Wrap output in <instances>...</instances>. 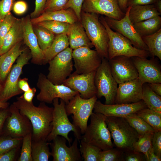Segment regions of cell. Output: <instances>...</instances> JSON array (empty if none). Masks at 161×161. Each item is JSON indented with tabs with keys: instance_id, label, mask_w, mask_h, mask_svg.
Instances as JSON below:
<instances>
[{
	"instance_id": "obj_1",
	"label": "cell",
	"mask_w": 161,
	"mask_h": 161,
	"mask_svg": "<svg viewBox=\"0 0 161 161\" xmlns=\"http://www.w3.org/2000/svg\"><path fill=\"white\" fill-rule=\"evenodd\" d=\"M13 104L30 122L32 137L35 141L46 140L52 129L53 107H49L42 102L36 106L32 102L26 101L21 96L17 97Z\"/></svg>"
},
{
	"instance_id": "obj_2",
	"label": "cell",
	"mask_w": 161,
	"mask_h": 161,
	"mask_svg": "<svg viewBox=\"0 0 161 161\" xmlns=\"http://www.w3.org/2000/svg\"><path fill=\"white\" fill-rule=\"evenodd\" d=\"M99 15L81 10L80 22L101 58L109 59V36L105 28L99 20Z\"/></svg>"
},
{
	"instance_id": "obj_3",
	"label": "cell",
	"mask_w": 161,
	"mask_h": 161,
	"mask_svg": "<svg viewBox=\"0 0 161 161\" xmlns=\"http://www.w3.org/2000/svg\"><path fill=\"white\" fill-rule=\"evenodd\" d=\"M90 117V123L81 140L102 151L113 148L112 137L106 122V116L100 113L93 112Z\"/></svg>"
},
{
	"instance_id": "obj_4",
	"label": "cell",
	"mask_w": 161,
	"mask_h": 161,
	"mask_svg": "<svg viewBox=\"0 0 161 161\" xmlns=\"http://www.w3.org/2000/svg\"><path fill=\"white\" fill-rule=\"evenodd\" d=\"M106 122L116 148L124 152L133 150L139 135L125 119L106 116Z\"/></svg>"
},
{
	"instance_id": "obj_5",
	"label": "cell",
	"mask_w": 161,
	"mask_h": 161,
	"mask_svg": "<svg viewBox=\"0 0 161 161\" xmlns=\"http://www.w3.org/2000/svg\"><path fill=\"white\" fill-rule=\"evenodd\" d=\"M99 19L105 28L109 36L108 60L119 56L145 58H147L150 56L148 51L135 47L128 38L111 29L108 25L103 16H101Z\"/></svg>"
},
{
	"instance_id": "obj_6",
	"label": "cell",
	"mask_w": 161,
	"mask_h": 161,
	"mask_svg": "<svg viewBox=\"0 0 161 161\" xmlns=\"http://www.w3.org/2000/svg\"><path fill=\"white\" fill-rule=\"evenodd\" d=\"M52 127V131L46 138L47 141H52L57 136H60L64 137L70 145L72 142V138L68 136L69 132H74L75 137L81 140V134L80 130L70 121L65 109V102L59 98L54 99Z\"/></svg>"
},
{
	"instance_id": "obj_7",
	"label": "cell",
	"mask_w": 161,
	"mask_h": 161,
	"mask_svg": "<svg viewBox=\"0 0 161 161\" xmlns=\"http://www.w3.org/2000/svg\"><path fill=\"white\" fill-rule=\"evenodd\" d=\"M96 96L85 99L82 98L78 92L67 104L65 109L68 116L72 114L73 124L83 134L88 126V119L93 112Z\"/></svg>"
},
{
	"instance_id": "obj_8",
	"label": "cell",
	"mask_w": 161,
	"mask_h": 161,
	"mask_svg": "<svg viewBox=\"0 0 161 161\" xmlns=\"http://www.w3.org/2000/svg\"><path fill=\"white\" fill-rule=\"evenodd\" d=\"M95 83L97 98L104 97L105 104H115L118 84L112 74L107 59L102 58L101 64L96 71Z\"/></svg>"
},
{
	"instance_id": "obj_9",
	"label": "cell",
	"mask_w": 161,
	"mask_h": 161,
	"mask_svg": "<svg viewBox=\"0 0 161 161\" xmlns=\"http://www.w3.org/2000/svg\"><path fill=\"white\" fill-rule=\"evenodd\" d=\"M37 86L40 92L36 98L45 103H52L54 99L58 98L63 100L66 104L78 93L63 84H53L42 73L38 74Z\"/></svg>"
},
{
	"instance_id": "obj_10",
	"label": "cell",
	"mask_w": 161,
	"mask_h": 161,
	"mask_svg": "<svg viewBox=\"0 0 161 161\" xmlns=\"http://www.w3.org/2000/svg\"><path fill=\"white\" fill-rule=\"evenodd\" d=\"M29 48H25L13 65L6 79L4 86L0 92V101L7 102L12 97L23 92L18 87V82L24 66L28 63L32 55Z\"/></svg>"
},
{
	"instance_id": "obj_11",
	"label": "cell",
	"mask_w": 161,
	"mask_h": 161,
	"mask_svg": "<svg viewBox=\"0 0 161 161\" xmlns=\"http://www.w3.org/2000/svg\"><path fill=\"white\" fill-rule=\"evenodd\" d=\"M72 51L68 47L48 62L49 72L47 77L53 84H62L71 74L73 66Z\"/></svg>"
},
{
	"instance_id": "obj_12",
	"label": "cell",
	"mask_w": 161,
	"mask_h": 161,
	"mask_svg": "<svg viewBox=\"0 0 161 161\" xmlns=\"http://www.w3.org/2000/svg\"><path fill=\"white\" fill-rule=\"evenodd\" d=\"M131 6L128 7L124 17L120 20L105 16L104 19L109 27L129 40L135 47L148 51V48L142 37L136 30L130 21L129 14Z\"/></svg>"
},
{
	"instance_id": "obj_13",
	"label": "cell",
	"mask_w": 161,
	"mask_h": 161,
	"mask_svg": "<svg viewBox=\"0 0 161 161\" xmlns=\"http://www.w3.org/2000/svg\"><path fill=\"white\" fill-rule=\"evenodd\" d=\"M9 114L5 121L2 133L13 137L23 138L32 133V124L29 119L21 114L13 104L9 108Z\"/></svg>"
},
{
	"instance_id": "obj_14",
	"label": "cell",
	"mask_w": 161,
	"mask_h": 161,
	"mask_svg": "<svg viewBox=\"0 0 161 161\" xmlns=\"http://www.w3.org/2000/svg\"><path fill=\"white\" fill-rule=\"evenodd\" d=\"M72 58L74 62L75 72L78 74L96 71L102 60L96 50L86 47L73 50Z\"/></svg>"
},
{
	"instance_id": "obj_15",
	"label": "cell",
	"mask_w": 161,
	"mask_h": 161,
	"mask_svg": "<svg viewBox=\"0 0 161 161\" xmlns=\"http://www.w3.org/2000/svg\"><path fill=\"white\" fill-rule=\"evenodd\" d=\"M96 71L83 74L75 71L64 81L62 84L78 92L85 99L92 97L97 94L95 83Z\"/></svg>"
},
{
	"instance_id": "obj_16",
	"label": "cell",
	"mask_w": 161,
	"mask_h": 161,
	"mask_svg": "<svg viewBox=\"0 0 161 161\" xmlns=\"http://www.w3.org/2000/svg\"><path fill=\"white\" fill-rule=\"evenodd\" d=\"M112 74L117 83H122L138 78L131 57L116 56L108 60Z\"/></svg>"
},
{
	"instance_id": "obj_17",
	"label": "cell",
	"mask_w": 161,
	"mask_h": 161,
	"mask_svg": "<svg viewBox=\"0 0 161 161\" xmlns=\"http://www.w3.org/2000/svg\"><path fill=\"white\" fill-rule=\"evenodd\" d=\"M79 140L75 137L71 145H66V140L63 137L57 136L49 143L53 161H81L83 159L78 147Z\"/></svg>"
},
{
	"instance_id": "obj_18",
	"label": "cell",
	"mask_w": 161,
	"mask_h": 161,
	"mask_svg": "<svg viewBox=\"0 0 161 161\" xmlns=\"http://www.w3.org/2000/svg\"><path fill=\"white\" fill-rule=\"evenodd\" d=\"M81 10L117 20L121 19L125 15L119 7L118 0H83Z\"/></svg>"
},
{
	"instance_id": "obj_19",
	"label": "cell",
	"mask_w": 161,
	"mask_h": 161,
	"mask_svg": "<svg viewBox=\"0 0 161 161\" xmlns=\"http://www.w3.org/2000/svg\"><path fill=\"white\" fill-rule=\"evenodd\" d=\"M131 58L137 69L138 78L143 84L161 83V66L154 57L150 59L138 57Z\"/></svg>"
},
{
	"instance_id": "obj_20",
	"label": "cell",
	"mask_w": 161,
	"mask_h": 161,
	"mask_svg": "<svg viewBox=\"0 0 161 161\" xmlns=\"http://www.w3.org/2000/svg\"><path fill=\"white\" fill-rule=\"evenodd\" d=\"M146 108L147 106L142 100L134 103L111 105L104 104L97 100L95 104L94 112L102 114L107 117H124Z\"/></svg>"
},
{
	"instance_id": "obj_21",
	"label": "cell",
	"mask_w": 161,
	"mask_h": 161,
	"mask_svg": "<svg viewBox=\"0 0 161 161\" xmlns=\"http://www.w3.org/2000/svg\"><path fill=\"white\" fill-rule=\"evenodd\" d=\"M21 19L23 32V41L30 51L31 62L34 64H43L44 52L38 45L37 38L33 31L30 15H28Z\"/></svg>"
},
{
	"instance_id": "obj_22",
	"label": "cell",
	"mask_w": 161,
	"mask_h": 161,
	"mask_svg": "<svg viewBox=\"0 0 161 161\" xmlns=\"http://www.w3.org/2000/svg\"><path fill=\"white\" fill-rule=\"evenodd\" d=\"M143 85L138 78L119 84L115 103H134L142 100Z\"/></svg>"
},
{
	"instance_id": "obj_23",
	"label": "cell",
	"mask_w": 161,
	"mask_h": 161,
	"mask_svg": "<svg viewBox=\"0 0 161 161\" xmlns=\"http://www.w3.org/2000/svg\"><path fill=\"white\" fill-rule=\"evenodd\" d=\"M67 35L70 47L73 50L84 47H94L80 21L71 24Z\"/></svg>"
},
{
	"instance_id": "obj_24",
	"label": "cell",
	"mask_w": 161,
	"mask_h": 161,
	"mask_svg": "<svg viewBox=\"0 0 161 161\" xmlns=\"http://www.w3.org/2000/svg\"><path fill=\"white\" fill-rule=\"evenodd\" d=\"M46 20L66 22L70 24L78 21L74 11L71 8L43 13L38 17L31 19L32 24Z\"/></svg>"
},
{
	"instance_id": "obj_25",
	"label": "cell",
	"mask_w": 161,
	"mask_h": 161,
	"mask_svg": "<svg viewBox=\"0 0 161 161\" xmlns=\"http://www.w3.org/2000/svg\"><path fill=\"white\" fill-rule=\"evenodd\" d=\"M22 41L15 44L0 57V81L4 82L13 66V64L21 54L24 49L21 48Z\"/></svg>"
},
{
	"instance_id": "obj_26",
	"label": "cell",
	"mask_w": 161,
	"mask_h": 161,
	"mask_svg": "<svg viewBox=\"0 0 161 161\" xmlns=\"http://www.w3.org/2000/svg\"><path fill=\"white\" fill-rule=\"evenodd\" d=\"M23 32L21 19L18 18L3 39L0 48V55L23 40Z\"/></svg>"
},
{
	"instance_id": "obj_27",
	"label": "cell",
	"mask_w": 161,
	"mask_h": 161,
	"mask_svg": "<svg viewBox=\"0 0 161 161\" xmlns=\"http://www.w3.org/2000/svg\"><path fill=\"white\" fill-rule=\"evenodd\" d=\"M154 4L135 5L131 6L129 14L133 24L160 16Z\"/></svg>"
},
{
	"instance_id": "obj_28",
	"label": "cell",
	"mask_w": 161,
	"mask_h": 161,
	"mask_svg": "<svg viewBox=\"0 0 161 161\" xmlns=\"http://www.w3.org/2000/svg\"><path fill=\"white\" fill-rule=\"evenodd\" d=\"M69 46L68 38L67 35H57L50 46L43 51L44 55L43 64L48 63L49 61Z\"/></svg>"
},
{
	"instance_id": "obj_29",
	"label": "cell",
	"mask_w": 161,
	"mask_h": 161,
	"mask_svg": "<svg viewBox=\"0 0 161 161\" xmlns=\"http://www.w3.org/2000/svg\"><path fill=\"white\" fill-rule=\"evenodd\" d=\"M133 24L141 37L150 35L161 29V17L158 16Z\"/></svg>"
},
{
	"instance_id": "obj_30",
	"label": "cell",
	"mask_w": 161,
	"mask_h": 161,
	"mask_svg": "<svg viewBox=\"0 0 161 161\" xmlns=\"http://www.w3.org/2000/svg\"><path fill=\"white\" fill-rule=\"evenodd\" d=\"M142 98L148 108L161 113V97L154 92L146 83L143 86Z\"/></svg>"
},
{
	"instance_id": "obj_31",
	"label": "cell",
	"mask_w": 161,
	"mask_h": 161,
	"mask_svg": "<svg viewBox=\"0 0 161 161\" xmlns=\"http://www.w3.org/2000/svg\"><path fill=\"white\" fill-rule=\"evenodd\" d=\"M46 140L35 141L32 144V157L33 161H48L51 156Z\"/></svg>"
},
{
	"instance_id": "obj_32",
	"label": "cell",
	"mask_w": 161,
	"mask_h": 161,
	"mask_svg": "<svg viewBox=\"0 0 161 161\" xmlns=\"http://www.w3.org/2000/svg\"><path fill=\"white\" fill-rule=\"evenodd\" d=\"M148 48L150 55L161 60V29L152 35L141 37Z\"/></svg>"
},
{
	"instance_id": "obj_33",
	"label": "cell",
	"mask_w": 161,
	"mask_h": 161,
	"mask_svg": "<svg viewBox=\"0 0 161 161\" xmlns=\"http://www.w3.org/2000/svg\"><path fill=\"white\" fill-rule=\"evenodd\" d=\"M32 26L39 47L44 51L52 43L55 37V34L45 27L37 24H32Z\"/></svg>"
},
{
	"instance_id": "obj_34",
	"label": "cell",
	"mask_w": 161,
	"mask_h": 161,
	"mask_svg": "<svg viewBox=\"0 0 161 161\" xmlns=\"http://www.w3.org/2000/svg\"><path fill=\"white\" fill-rule=\"evenodd\" d=\"M124 118L136 131L139 136L155 132L152 128L136 113L131 114Z\"/></svg>"
},
{
	"instance_id": "obj_35",
	"label": "cell",
	"mask_w": 161,
	"mask_h": 161,
	"mask_svg": "<svg viewBox=\"0 0 161 161\" xmlns=\"http://www.w3.org/2000/svg\"><path fill=\"white\" fill-rule=\"evenodd\" d=\"M136 113L152 128L155 131H161V113L146 108Z\"/></svg>"
},
{
	"instance_id": "obj_36",
	"label": "cell",
	"mask_w": 161,
	"mask_h": 161,
	"mask_svg": "<svg viewBox=\"0 0 161 161\" xmlns=\"http://www.w3.org/2000/svg\"><path fill=\"white\" fill-rule=\"evenodd\" d=\"M36 24L47 28L54 34L67 35L71 24L66 22L53 20H46Z\"/></svg>"
},
{
	"instance_id": "obj_37",
	"label": "cell",
	"mask_w": 161,
	"mask_h": 161,
	"mask_svg": "<svg viewBox=\"0 0 161 161\" xmlns=\"http://www.w3.org/2000/svg\"><path fill=\"white\" fill-rule=\"evenodd\" d=\"M80 151L84 161H98L100 152L102 151L97 147L80 140Z\"/></svg>"
},
{
	"instance_id": "obj_38",
	"label": "cell",
	"mask_w": 161,
	"mask_h": 161,
	"mask_svg": "<svg viewBox=\"0 0 161 161\" xmlns=\"http://www.w3.org/2000/svg\"><path fill=\"white\" fill-rule=\"evenodd\" d=\"M154 133H149L139 136L138 140L134 143L133 148L135 151L143 153L146 161H148L147 153L152 146V140Z\"/></svg>"
},
{
	"instance_id": "obj_39",
	"label": "cell",
	"mask_w": 161,
	"mask_h": 161,
	"mask_svg": "<svg viewBox=\"0 0 161 161\" xmlns=\"http://www.w3.org/2000/svg\"><path fill=\"white\" fill-rule=\"evenodd\" d=\"M23 138L13 137L3 133L0 134V154L17 148Z\"/></svg>"
},
{
	"instance_id": "obj_40",
	"label": "cell",
	"mask_w": 161,
	"mask_h": 161,
	"mask_svg": "<svg viewBox=\"0 0 161 161\" xmlns=\"http://www.w3.org/2000/svg\"><path fill=\"white\" fill-rule=\"evenodd\" d=\"M124 160V152L117 148L101 151L98 161H120Z\"/></svg>"
},
{
	"instance_id": "obj_41",
	"label": "cell",
	"mask_w": 161,
	"mask_h": 161,
	"mask_svg": "<svg viewBox=\"0 0 161 161\" xmlns=\"http://www.w3.org/2000/svg\"><path fill=\"white\" fill-rule=\"evenodd\" d=\"M32 133L28 134L22 139V145L18 161H33L32 157Z\"/></svg>"
},
{
	"instance_id": "obj_42",
	"label": "cell",
	"mask_w": 161,
	"mask_h": 161,
	"mask_svg": "<svg viewBox=\"0 0 161 161\" xmlns=\"http://www.w3.org/2000/svg\"><path fill=\"white\" fill-rule=\"evenodd\" d=\"M17 19L18 18L13 16L10 12L3 19L1 20L0 23V48L4 37Z\"/></svg>"
},
{
	"instance_id": "obj_43",
	"label": "cell",
	"mask_w": 161,
	"mask_h": 161,
	"mask_svg": "<svg viewBox=\"0 0 161 161\" xmlns=\"http://www.w3.org/2000/svg\"><path fill=\"white\" fill-rule=\"evenodd\" d=\"M69 1V0H47L43 13L64 9L65 7Z\"/></svg>"
},
{
	"instance_id": "obj_44",
	"label": "cell",
	"mask_w": 161,
	"mask_h": 161,
	"mask_svg": "<svg viewBox=\"0 0 161 161\" xmlns=\"http://www.w3.org/2000/svg\"><path fill=\"white\" fill-rule=\"evenodd\" d=\"M15 2V0H0V20L11 12Z\"/></svg>"
},
{
	"instance_id": "obj_45",
	"label": "cell",
	"mask_w": 161,
	"mask_h": 161,
	"mask_svg": "<svg viewBox=\"0 0 161 161\" xmlns=\"http://www.w3.org/2000/svg\"><path fill=\"white\" fill-rule=\"evenodd\" d=\"M83 0H69L64 9H72L75 12L78 20L80 21Z\"/></svg>"
},
{
	"instance_id": "obj_46",
	"label": "cell",
	"mask_w": 161,
	"mask_h": 161,
	"mask_svg": "<svg viewBox=\"0 0 161 161\" xmlns=\"http://www.w3.org/2000/svg\"><path fill=\"white\" fill-rule=\"evenodd\" d=\"M151 143L154 153L161 159V131L154 133Z\"/></svg>"
},
{
	"instance_id": "obj_47",
	"label": "cell",
	"mask_w": 161,
	"mask_h": 161,
	"mask_svg": "<svg viewBox=\"0 0 161 161\" xmlns=\"http://www.w3.org/2000/svg\"><path fill=\"white\" fill-rule=\"evenodd\" d=\"M124 160L126 161H146L144 154L133 150L124 152Z\"/></svg>"
},
{
	"instance_id": "obj_48",
	"label": "cell",
	"mask_w": 161,
	"mask_h": 161,
	"mask_svg": "<svg viewBox=\"0 0 161 161\" xmlns=\"http://www.w3.org/2000/svg\"><path fill=\"white\" fill-rule=\"evenodd\" d=\"M47 1L35 0L34 10L30 15L31 19L36 18L42 13Z\"/></svg>"
},
{
	"instance_id": "obj_49",
	"label": "cell",
	"mask_w": 161,
	"mask_h": 161,
	"mask_svg": "<svg viewBox=\"0 0 161 161\" xmlns=\"http://www.w3.org/2000/svg\"><path fill=\"white\" fill-rule=\"evenodd\" d=\"M27 9V5L26 3L21 0L15 2L12 10L16 14L21 15L24 13Z\"/></svg>"
},
{
	"instance_id": "obj_50",
	"label": "cell",
	"mask_w": 161,
	"mask_h": 161,
	"mask_svg": "<svg viewBox=\"0 0 161 161\" xmlns=\"http://www.w3.org/2000/svg\"><path fill=\"white\" fill-rule=\"evenodd\" d=\"M17 148H14L6 153L0 154V161L14 160Z\"/></svg>"
},
{
	"instance_id": "obj_51",
	"label": "cell",
	"mask_w": 161,
	"mask_h": 161,
	"mask_svg": "<svg viewBox=\"0 0 161 161\" xmlns=\"http://www.w3.org/2000/svg\"><path fill=\"white\" fill-rule=\"evenodd\" d=\"M159 0H128L127 7L135 5H146L154 4Z\"/></svg>"
},
{
	"instance_id": "obj_52",
	"label": "cell",
	"mask_w": 161,
	"mask_h": 161,
	"mask_svg": "<svg viewBox=\"0 0 161 161\" xmlns=\"http://www.w3.org/2000/svg\"><path fill=\"white\" fill-rule=\"evenodd\" d=\"M9 114L8 107L0 109V134L2 133L5 121Z\"/></svg>"
},
{
	"instance_id": "obj_53",
	"label": "cell",
	"mask_w": 161,
	"mask_h": 161,
	"mask_svg": "<svg viewBox=\"0 0 161 161\" xmlns=\"http://www.w3.org/2000/svg\"><path fill=\"white\" fill-rule=\"evenodd\" d=\"M36 92V88L33 87L28 91L24 92L21 96L26 101L29 103L32 102Z\"/></svg>"
},
{
	"instance_id": "obj_54",
	"label": "cell",
	"mask_w": 161,
	"mask_h": 161,
	"mask_svg": "<svg viewBox=\"0 0 161 161\" xmlns=\"http://www.w3.org/2000/svg\"><path fill=\"white\" fill-rule=\"evenodd\" d=\"M18 85L19 88L24 92L28 91L31 89L28 82V79L26 78H20L18 82Z\"/></svg>"
},
{
	"instance_id": "obj_55",
	"label": "cell",
	"mask_w": 161,
	"mask_h": 161,
	"mask_svg": "<svg viewBox=\"0 0 161 161\" xmlns=\"http://www.w3.org/2000/svg\"><path fill=\"white\" fill-rule=\"evenodd\" d=\"M150 88L157 95L161 96V83H148Z\"/></svg>"
},
{
	"instance_id": "obj_56",
	"label": "cell",
	"mask_w": 161,
	"mask_h": 161,
	"mask_svg": "<svg viewBox=\"0 0 161 161\" xmlns=\"http://www.w3.org/2000/svg\"><path fill=\"white\" fill-rule=\"evenodd\" d=\"M148 161H160L161 159L159 157L154 153L152 145L148 151Z\"/></svg>"
},
{
	"instance_id": "obj_57",
	"label": "cell",
	"mask_w": 161,
	"mask_h": 161,
	"mask_svg": "<svg viewBox=\"0 0 161 161\" xmlns=\"http://www.w3.org/2000/svg\"><path fill=\"white\" fill-rule=\"evenodd\" d=\"M128 0H118L119 7L124 13L127 8V3Z\"/></svg>"
},
{
	"instance_id": "obj_58",
	"label": "cell",
	"mask_w": 161,
	"mask_h": 161,
	"mask_svg": "<svg viewBox=\"0 0 161 161\" xmlns=\"http://www.w3.org/2000/svg\"><path fill=\"white\" fill-rule=\"evenodd\" d=\"M154 4L157 11L161 14V0L158 1Z\"/></svg>"
},
{
	"instance_id": "obj_59",
	"label": "cell",
	"mask_w": 161,
	"mask_h": 161,
	"mask_svg": "<svg viewBox=\"0 0 161 161\" xmlns=\"http://www.w3.org/2000/svg\"><path fill=\"white\" fill-rule=\"evenodd\" d=\"M9 105V103L0 101V109L7 108Z\"/></svg>"
},
{
	"instance_id": "obj_60",
	"label": "cell",
	"mask_w": 161,
	"mask_h": 161,
	"mask_svg": "<svg viewBox=\"0 0 161 161\" xmlns=\"http://www.w3.org/2000/svg\"><path fill=\"white\" fill-rule=\"evenodd\" d=\"M1 81H0V92L1 91L3 87L1 85Z\"/></svg>"
},
{
	"instance_id": "obj_61",
	"label": "cell",
	"mask_w": 161,
	"mask_h": 161,
	"mask_svg": "<svg viewBox=\"0 0 161 161\" xmlns=\"http://www.w3.org/2000/svg\"><path fill=\"white\" fill-rule=\"evenodd\" d=\"M1 20H0V22H1Z\"/></svg>"
},
{
	"instance_id": "obj_62",
	"label": "cell",
	"mask_w": 161,
	"mask_h": 161,
	"mask_svg": "<svg viewBox=\"0 0 161 161\" xmlns=\"http://www.w3.org/2000/svg\"><path fill=\"white\" fill-rule=\"evenodd\" d=\"M0 56H1V55H0Z\"/></svg>"
}]
</instances>
